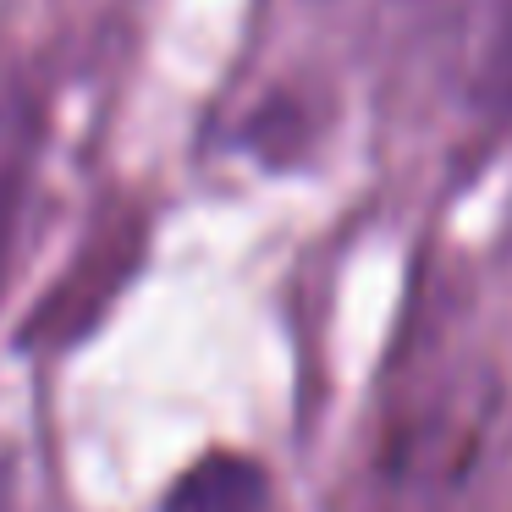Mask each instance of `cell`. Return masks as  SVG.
<instances>
[{"label":"cell","mask_w":512,"mask_h":512,"mask_svg":"<svg viewBox=\"0 0 512 512\" xmlns=\"http://www.w3.org/2000/svg\"><path fill=\"white\" fill-rule=\"evenodd\" d=\"M34 144H39V122L23 89H0V281H6V259L17 243V215H23V193H28V171H34Z\"/></svg>","instance_id":"1"},{"label":"cell","mask_w":512,"mask_h":512,"mask_svg":"<svg viewBox=\"0 0 512 512\" xmlns=\"http://www.w3.org/2000/svg\"><path fill=\"white\" fill-rule=\"evenodd\" d=\"M265 474L248 457H210L166 496V512H259Z\"/></svg>","instance_id":"2"},{"label":"cell","mask_w":512,"mask_h":512,"mask_svg":"<svg viewBox=\"0 0 512 512\" xmlns=\"http://www.w3.org/2000/svg\"><path fill=\"white\" fill-rule=\"evenodd\" d=\"M468 94L485 116H512V0H485L479 12Z\"/></svg>","instance_id":"3"}]
</instances>
